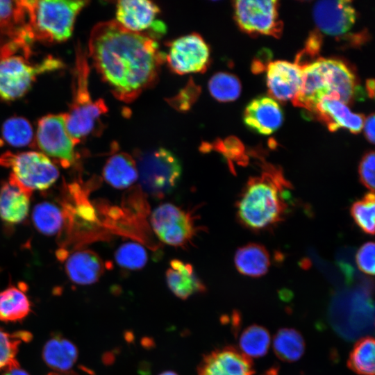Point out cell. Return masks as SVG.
Instances as JSON below:
<instances>
[{
    "label": "cell",
    "mask_w": 375,
    "mask_h": 375,
    "mask_svg": "<svg viewBox=\"0 0 375 375\" xmlns=\"http://www.w3.org/2000/svg\"><path fill=\"white\" fill-rule=\"evenodd\" d=\"M65 269L69 279L78 285L96 283L105 266L101 258L91 250H78L65 257Z\"/></svg>",
    "instance_id": "obj_19"
},
{
    "label": "cell",
    "mask_w": 375,
    "mask_h": 375,
    "mask_svg": "<svg viewBox=\"0 0 375 375\" xmlns=\"http://www.w3.org/2000/svg\"><path fill=\"white\" fill-rule=\"evenodd\" d=\"M31 302L24 290L10 286L0 292V320L17 322L31 312Z\"/></svg>",
    "instance_id": "obj_26"
},
{
    "label": "cell",
    "mask_w": 375,
    "mask_h": 375,
    "mask_svg": "<svg viewBox=\"0 0 375 375\" xmlns=\"http://www.w3.org/2000/svg\"><path fill=\"white\" fill-rule=\"evenodd\" d=\"M208 90L216 100L222 102L232 101L240 96L241 84L233 74L218 72L209 80Z\"/></svg>",
    "instance_id": "obj_33"
},
{
    "label": "cell",
    "mask_w": 375,
    "mask_h": 375,
    "mask_svg": "<svg viewBox=\"0 0 375 375\" xmlns=\"http://www.w3.org/2000/svg\"><path fill=\"white\" fill-rule=\"evenodd\" d=\"M151 224L162 242L174 247L185 245L194 233L191 216L169 203L161 204L154 209L151 215Z\"/></svg>",
    "instance_id": "obj_13"
},
{
    "label": "cell",
    "mask_w": 375,
    "mask_h": 375,
    "mask_svg": "<svg viewBox=\"0 0 375 375\" xmlns=\"http://www.w3.org/2000/svg\"><path fill=\"white\" fill-rule=\"evenodd\" d=\"M374 115L369 116L363 124L365 135L367 139L372 143H374Z\"/></svg>",
    "instance_id": "obj_40"
},
{
    "label": "cell",
    "mask_w": 375,
    "mask_h": 375,
    "mask_svg": "<svg viewBox=\"0 0 375 375\" xmlns=\"http://www.w3.org/2000/svg\"><path fill=\"white\" fill-rule=\"evenodd\" d=\"M359 177L361 183L371 192L375 185V155L373 151L365 154L359 164Z\"/></svg>",
    "instance_id": "obj_37"
},
{
    "label": "cell",
    "mask_w": 375,
    "mask_h": 375,
    "mask_svg": "<svg viewBox=\"0 0 375 375\" xmlns=\"http://www.w3.org/2000/svg\"><path fill=\"white\" fill-rule=\"evenodd\" d=\"M136 162L142 188L153 197L162 198L178 184L182 172L181 162L169 150L160 147L143 152Z\"/></svg>",
    "instance_id": "obj_7"
},
{
    "label": "cell",
    "mask_w": 375,
    "mask_h": 375,
    "mask_svg": "<svg viewBox=\"0 0 375 375\" xmlns=\"http://www.w3.org/2000/svg\"><path fill=\"white\" fill-rule=\"evenodd\" d=\"M273 349L282 360L294 362L299 360L305 351V342L301 334L294 328L279 329L273 339Z\"/></svg>",
    "instance_id": "obj_27"
},
{
    "label": "cell",
    "mask_w": 375,
    "mask_h": 375,
    "mask_svg": "<svg viewBox=\"0 0 375 375\" xmlns=\"http://www.w3.org/2000/svg\"><path fill=\"white\" fill-rule=\"evenodd\" d=\"M104 180L116 189H124L138 179L135 160L126 153L120 152L111 156L103 169Z\"/></svg>",
    "instance_id": "obj_22"
},
{
    "label": "cell",
    "mask_w": 375,
    "mask_h": 375,
    "mask_svg": "<svg viewBox=\"0 0 375 375\" xmlns=\"http://www.w3.org/2000/svg\"><path fill=\"white\" fill-rule=\"evenodd\" d=\"M31 339L30 332L18 331L9 333L0 328V369L3 371L19 364L16 359L19 347Z\"/></svg>",
    "instance_id": "obj_31"
},
{
    "label": "cell",
    "mask_w": 375,
    "mask_h": 375,
    "mask_svg": "<svg viewBox=\"0 0 375 375\" xmlns=\"http://www.w3.org/2000/svg\"><path fill=\"white\" fill-rule=\"evenodd\" d=\"M87 1L23 0L27 29L33 39L63 42L73 32L76 18Z\"/></svg>",
    "instance_id": "obj_6"
},
{
    "label": "cell",
    "mask_w": 375,
    "mask_h": 375,
    "mask_svg": "<svg viewBox=\"0 0 375 375\" xmlns=\"http://www.w3.org/2000/svg\"><path fill=\"white\" fill-rule=\"evenodd\" d=\"M367 90L369 93V95L371 97H374V79H369L366 83Z\"/></svg>",
    "instance_id": "obj_42"
},
{
    "label": "cell",
    "mask_w": 375,
    "mask_h": 375,
    "mask_svg": "<svg viewBox=\"0 0 375 375\" xmlns=\"http://www.w3.org/2000/svg\"><path fill=\"white\" fill-rule=\"evenodd\" d=\"M358 85L350 68L342 61L319 58L302 67L301 84L292 100L295 106L313 112L324 99L349 103Z\"/></svg>",
    "instance_id": "obj_3"
},
{
    "label": "cell",
    "mask_w": 375,
    "mask_h": 375,
    "mask_svg": "<svg viewBox=\"0 0 375 375\" xmlns=\"http://www.w3.org/2000/svg\"><path fill=\"white\" fill-rule=\"evenodd\" d=\"M77 358L78 350L76 346L60 335L50 338L43 347L44 361L57 372H68L76 362Z\"/></svg>",
    "instance_id": "obj_25"
},
{
    "label": "cell",
    "mask_w": 375,
    "mask_h": 375,
    "mask_svg": "<svg viewBox=\"0 0 375 375\" xmlns=\"http://www.w3.org/2000/svg\"><path fill=\"white\" fill-rule=\"evenodd\" d=\"M313 16L317 26L322 32L339 36L352 28L356 12L350 1H319L314 6Z\"/></svg>",
    "instance_id": "obj_14"
},
{
    "label": "cell",
    "mask_w": 375,
    "mask_h": 375,
    "mask_svg": "<svg viewBox=\"0 0 375 375\" xmlns=\"http://www.w3.org/2000/svg\"><path fill=\"white\" fill-rule=\"evenodd\" d=\"M115 259L117 265L123 268L138 270L146 265L148 256L141 244L136 242H126L117 249Z\"/></svg>",
    "instance_id": "obj_34"
},
{
    "label": "cell",
    "mask_w": 375,
    "mask_h": 375,
    "mask_svg": "<svg viewBox=\"0 0 375 375\" xmlns=\"http://www.w3.org/2000/svg\"><path fill=\"white\" fill-rule=\"evenodd\" d=\"M250 358L233 347L214 350L203 357L197 375H253Z\"/></svg>",
    "instance_id": "obj_15"
},
{
    "label": "cell",
    "mask_w": 375,
    "mask_h": 375,
    "mask_svg": "<svg viewBox=\"0 0 375 375\" xmlns=\"http://www.w3.org/2000/svg\"><path fill=\"white\" fill-rule=\"evenodd\" d=\"M375 247L372 242L365 243L356 253V263L360 271L368 274H374Z\"/></svg>",
    "instance_id": "obj_38"
},
{
    "label": "cell",
    "mask_w": 375,
    "mask_h": 375,
    "mask_svg": "<svg viewBox=\"0 0 375 375\" xmlns=\"http://www.w3.org/2000/svg\"><path fill=\"white\" fill-rule=\"evenodd\" d=\"M166 281L169 290L177 297L186 299L206 290L203 282L197 276L193 267L180 260L174 259L166 271Z\"/></svg>",
    "instance_id": "obj_21"
},
{
    "label": "cell",
    "mask_w": 375,
    "mask_h": 375,
    "mask_svg": "<svg viewBox=\"0 0 375 375\" xmlns=\"http://www.w3.org/2000/svg\"><path fill=\"white\" fill-rule=\"evenodd\" d=\"M159 12V7L151 1H119L116 5L115 21L129 31L157 40L166 31L165 24L157 19Z\"/></svg>",
    "instance_id": "obj_12"
},
{
    "label": "cell",
    "mask_w": 375,
    "mask_h": 375,
    "mask_svg": "<svg viewBox=\"0 0 375 375\" xmlns=\"http://www.w3.org/2000/svg\"><path fill=\"white\" fill-rule=\"evenodd\" d=\"M271 342L269 331L259 325L246 328L240 335L239 345L241 352L249 358H258L268 351Z\"/></svg>",
    "instance_id": "obj_30"
},
{
    "label": "cell",
    "mask_w": 375,
    "mask_h": 375,
    "mask_svg": "<svg viewBox=\"0 0 375 375\" xmlns=\"http://www.w3.org/2000/svg\"><path fill=\"white\" fill-rule=\"evenodd\" d=\"M302 68L296 62L284 60L269 62L267 67V84L270 94L280 101L293 100L298 94Z\"/></svg>",
    "instance_id": "obj_16"
},
{
    "label": "cell",
    "mask_w": 375,
    "mask_h": 375,
    "mask_svg": "<svg viewBox=\"0 0 375 375\" xmlns=\"http://www.w3.org/2000/svg\"><path fill=\"white\" fill-rule=\"evenodd\" d=\"M243 119L247 126L253 131L269 135L281 126L283 113L280 105L273 98L260 96L247 106Z\"/></svg>",
    "instance_id": "obj_17"
},
{
    "label": "cell",
    "mask_w": 375,
    "mask_h": 375,
    "mask_svg": "<svg viewBox=\"0 0 375 375\" xmlns=\"http://www.w3.org/2000/svg\"><path fill=\"white\" fill-rule=\"evenodd\" d=\"M30 192L9 179L0 188V217L8 224H17L27 216Z\"/></svg>",
    "instance_id": "obj_20"
},
{
    "label": "cell",
    "mask_w": 375,
    "mask_h": 375,
    "mask_svg": "<svg viewBox=\"0 0 375 375\" xmlns=\"http://www.w3.org/2000/svg\"><path fill=\"white\" fill-rule=\"evenodd\" d=\"M1 375H29L21 368L19 363L3 370Z\"/></svg>",
    "instance_id": "obj_41"
},
{
    "label": "cell",
    "mask_w": 375,
    "mask_h": 375,
    "mask_svg": "<svg viewBox=\"0 0 375 375\" xmlns=\"http://www.w3.org/2000/svg\"><path fill=\"white\" fill-rule=\"evenodd\" d=\"M30 43L14 40L0 47V98L12 101L24 96L31 88L36 77L42 74L63 67L58 58L48 56L40 62L32 63L28 58Z\"/></svg>",
    "instance_id": "obj_4"
},
{
    "label": "cell",
    "mask_w": 375,
    "mask_h": 375,
    "mask_svg": "<svg viewBox=\"0 0 375 375\" xmlns=\"http://www.w3.org/2000/svg\"><path fill=\"white\" fill-rule=\"evenodd\" d=\"M88 52L112 94L124 103L153 86L165 56L156 39L129 31L115 20L92 28Z\"/></svg>",
    "instance_id": "obj_1"
},
{
    "label": "cell",
    "mask_w": 375,
    "mask_h": 375,
    "mask_svg": "<svg viewBox=\"0 0 375 375\" xmlns=\"http://www.w3.org/2000/svg\"><path fill=\"white\" fill-rule=\"evenodd\" d=\"M0 165L10 168L9 179L30 193L49 188L59 176L51 160L38 151H6L0 155Z\"/></svg>",
    "instance_id": "obj_8"
},
{
    "label": "cell",
    "mask_w": 375,
    "mask_h": 375,
    "mask_svg": "<svg viewBox=\"0 0 375 375\" xmlns=\"http://www.w3.org/2000/svg\"><path fill=\"white\" fill-rule=\"evenodd\" d=\"M347 365L358 375H374L375 344L373 338H363L355 344Z\"/></svg>",
    "instance_id": "obj_29"
},
{
    "label": "cell",
    "mask_w": 375,
    "mask_h": 375,
    "mask_svg": "<svg viewBox=\"0 0 375 375\" xmlns=\"http://www.w3.org/2000/svg\"><path fill=\"white\" fill-rule=\"evenodd\" d=\"M351 213L357 225L366 233H374L375 197L374 192L353 203Z\"/></svg>",
    "instance_id": "obj_35"
},
{
    "label": "cell",
    "mask_w": 375,
    "mask_h": 375,
    "mask_svg": "<svg viewBox=\"0 0 375 375\" xmlns=\"http://www.w3.org/2000/svg\"><path fill=\"white\" fill-rule=\"evenodd\" d=\"M90 65L87 52L78 44L73 70L72 98L65 112L66 127L76 143L91 134L101 115L108 110L102 99L93 100L89 90Z\"/></svg>",
    "instance_id": "obj_5"
},
{
    "label": "cell",
    "mask_w": 375,
    "mask_h": 375,
    "mask_svg": "<svg viewBox=\"0 0 375 375\" xmlns=\"http://www.w3.org/2000/svg\"><path fill=\"white\" fill-rule=\"evenodd\" d=\"M200 88L192 81L173 98L169 103L176 110L185 111L190 108L197 99Z\"/></svg>",
    "instance_id": "obj_36"
},
{
    "label": "cell",
    "mask_w": 375,
    "mask_h": 375,
    "mask_svg": "<svg viewBox=\"0 0 375 375\" xmlns=\"http://www.w3.org/2000/svg\"><path fill=\"white\" fill-rule=\"evenodd\" d=\"M290 187L282 173L273 167L249 178L237 203L240 222L254 231L274 227L286 215L285 189Z\"/></svg>",
    "instance_id": "obj_2"
},
{
    "label": "cell",
    "mask_w": 375,
    "mask_h": 375,
    "mask_svg": "<svg viewBox=\"0 0 375 375\" xmlns=\"http://www.w3.org/2000/svg\"><path fill=\"white\" fill-rule=\"evenodd\" d=\"M48 375H78L74 372H52L49 374Z\"/></svg>",
    "instance_id": "obj_43"
},
{
    "label": "cell",
    "mask_w": 375,
    "mask_h": 375,
    "mask_svg": "<svg viewBox=\"0 0 375 375\" xmlns=\"http://www.w3.org/2000/svg\"><path fill=\"white\" fill-rule=\"evenodd\" d=\"M3 139L10 145L23 147L33 144V131L30 122L22 117H12L2 126Z\"/></svg>",
    "instance_id": "obj_32"
},
{
    "label": "cell",
    "mask_w": 375,
    "mask_h": 375,
    "mask_svg": "<svg viewBox=\"0 0 375 375\" xmlns=\"http://www.w3.org/2000/svg\"><path fill=\"white\" fill-rule=\"evenodd\" d=\"M158 375H178V374L172 371H166V372H163L160 373Z\"/></svg>",
    "instance_id": "obj_44"
},
{
    "label": "cell",
    "mask_w": 375,
    "mask_h": 375,
    "mask_svg": "<svg viewBox=\"0 0 375 375\" xmlns=\"http://www.w3.org/2000/svg\"><path fill=\"white\" fill-rule=\"evenodd\" d=\"M32 219L35 228L42 233L52 235L61 230L65 222L63 210L50 202L37 204L32 212Z\"/></svg>",
    "instance_id": "obj_28"
},
{
    "label": "cell",
    "mask_w": 375,
    "mask_h": 375,
    "mask_svg": "<svg viewBox=\"0 0 375 375\" xmlns=\"http://www.w3.org/2000/svg\"><path fill=\"white\" fill-rule=\"evenodd\" d=\"M36 143L42 153L69 167L76 159L75 146L66 127L65 113L49 114L41 117L37 126Z\"/></svg>",
    "instance_id": "obj_9"
},
{
    "label": "cell",
    "mask_w": 375,
    "mask_h": 375,
    "mask_svg": "<svg viewBox=\"0 0 375 375\" xmlns=\"http://www.w3.org/2000/svg\"><path fill=\"white\" fill-rule=\"evenodd\" d=\"M234 261L238 271L250 277L263 276L270 266L267 250L264 246L256 243H250L238 249Z\"/></svg>",
    "instance_id": "obj_24"
},
{
    "label": "cell",
    "mask_w": 375,
    "mask_h": 375,
    "mask_svg": "<svg viewBox=\"0 0 375 375\" xmlns=\"http://www.w3.org/2000/svg\"><path fill=\"white\" fill-rule=\"evenodd\" d=\"M217 146V149L230 159H236L243 156L242 145L236 139L226 140L224 143L218 144Z\"/></svg>",
    "instance_id": "obj_39"
},
{
    "label": "cell",
    "mask_w": 375,
    "mask_h": 375,
    "mask_svg": "<svg viewBox=\"0 0 375 375\" xmlns=\"http://www.w3.org/2000/svg\"><path fill=\"white\" fill-rule=\"evenodd\" d=\"M235 17L240 28L249 34L278 37L283 29L276 0H240L234 2Z\"/></svg>",
    "instance_id": "obj_10"
},
{
    "label": "cell",
    "mask_w": 375,
    "mask_h": 375,
    "mask_svg": "<svg viewBox=\"0 0 375 375\" xmlns=\"http://www.w3.org/2000/svg\"><path fill=\"white\" fill-rule=\"evenodd\" d=\"M313 112L331 131L344 128L353 133H358L362 130L365 121L362 115L353 113L346 104L333 99L322 100Z\"/></svg>",
    "instance_id": "obj_18"
},
{
    "label": "cell",
    "mask_w": 375,
    "mask_h": 375,
    "mask_svg": "<svg viewBox=\"0 0 375 375\" xmlns=\"http://www.w3.org/2000/svg\"><path fill=\"white\" fill-rule=\"evenodd\" d=\"M0 30L12 40H33L26 24V14L23 1L0 0Z\"/></svg>",
    "instance_id": "obj_23"
},
{
    "label": "cell",
    "mask_w": 375,
    "mask_h": 375,
    "mask_svg": "<svg viewBox=\"0 0 375 375\" xmlns=\"http://www.w3.org/2000/svg\"><path fill=\"white\" fill-rule=\"evenodd\" d=\"M210 58L208 44L196 33L171 42L165 56V60L170 69L180 75L204 72L210 64Z\"/></svg>",
    "instance_id": "obj_11"
}]
</instances>
